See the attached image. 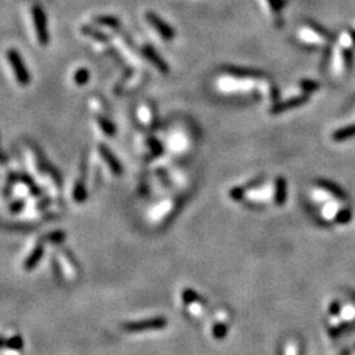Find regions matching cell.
<instances>
[{
    "instance_id": "cell-7",
    "label": "cell",
    "mask_w": 355,
    "mask_h": 355,
    "mask_svg": "<svg viewBox=\"0 0 355 355\" xmlns=\"http://www.w3.org/2000/svg\"><path fill=\"white\" fill-rule=\"evenodd\" d=\"M300 36H301V38H303V40H305V41H312V42L321 41V37L314 33L313 30H303Z\"/></svg>"
},
{
    "instance_id": "cell-5",
    "label": "cell",
    "mask_w": 355,
    "mask_h": 355,
    "mask_svg": "<svg viewBox=\"0 0 355 355\" xmlns=\"http://www.w3.org/2000/svg\"><path fill=\"white\" fill-rule=\"evenodd\" d=\"M88 78H90V72L86 69H79L78 71H75L74 82L79 84V86H83L88 80Z\"/></svg>"
},
{
    "instance_id": "cell-8",
    "label": "cell",
    "mask_w": 355,
    "mask_h": 355,
    "mask_svg": "<svg viewBox=\"0 0 355 355\" xmlns=\"http://www.w3.org/2000/svg\"><path fill=\"white\" fill-rule=\"evenodd\" d=\"M301 101H304V99H292L291 101H285V103H283V104H282L281 107H278V108H275V112H277V111H283V109L289 108V107H293V105L300 104Z\"/></svg>"
},
{
    "instance_id": "cell-2",
    "label": "cell",
    "mask_w": 355,
    "mask_h": 355,
    "mask_svg": "<svg viewBox=\"0 0 355 355\" xmlns=\"http://www.w3.org/2000/svg\"><path fill=\"white\" fill-rule=\"evenodd\" d=\"M32 17H33V25L36 30V37L41 45L48 44V26H46V16L38 5L32 7Z\"/></svg>"
},
{
    "instance_id": "cell-4",
    "label": "cell",
    "mask_w": 355,
    "mask_h": 355,
    "mask_svg": "<svg viewBox=\"0 0 355 355\" xmlns=\"http://www.w3.org/2000/svg\"><path fill=\"white\" fill-rule=\"evenodd\" d=\"M143 54H145L146 58H147V60H149L150 62L158 69V70L163 71V72H167L168 69L166 62L162 60L161 57L158 56L157 52H155L151 46H145V48H143Z\"/></svg>"
},
{
    "instance_id": "cell-1",
    "label": "cell",
    "mask_w": 355,
    "mask_h": 355,
    "mask_svg": "<svg viewBox=\"0 0 355 355\" xmlns=\"http://www.w3.org/2000/svg\"><path fill=\"white\" fill-rule=\"evenodd\" d=\"M7 60L9 62V66L13 70V74H15V78L17 80L19 84L21 86H26L30 80L29 76V71L26 69V66L24 65L21 57L16 50L13 49H9L7 53Z\"/></svg>"
},
{
    "instance_id": "cell-6",
    "label": "cell",
    "mask_w": 355,
    "mask_h": 355,
    "mask_svg": "<svg viewBox=\"0 0 355 355\" xmlns=\"http://www.w3.org/2000/svg\"><path fill=\"white\" fill-rule=\"evenodd\" d=\"M96 23L103 24V25H107V26H111V28H117V26H120V23L117 21L116 19H113V17H108V16L99 17V19H96Z\"/></svg>"
},
{
    "instance_id": "cell-10",
    "label": "cell",
    "mask_w": 355,
    "mask_h": 355,
    "mask_svg": "<svg viewBox=\"0 0 355 355\" xmlns=\"http://www.w3.org/2000/svg\"><path fill=\"white\" fill-rule=\"evenodd\" d=\"M269 3L274 9H279L282 7V0H269Z\"/></svg>"
},
{
    "instance_id": "cell-3",
    "label": "cell",
    "mask_w": 355,
    "mask_h": 355,
    "mask_svg": "<svg viewBox=\"0 0 355 355\" xmlns=\"http://www.w3.org/2000/svg\"><path fill=\"white\" fill-rule=\"evenodd\" d=\"M146 20H147V23H149L150 25L153 26L154 29L157 30V33L159 34L163 40L168 41V40H172V38H174V30H172L171 26L167 25V24L162 19H159L155 13L147 12V13H146Z\"/></svg>"
},
{
    "instance_id": "cell-9",
    "label": "cell",
    "mask_w": 355,
    "mask_h": 355,
    "mask_svg": "<svg viewBox=\"0 0 355 355\" xmlns=\"http://www.w3.org/2000/svg\"><path fill=\"white\" fill-rule=\"evenodd\" d=\"M303 87L305 90H316V88H317V84L313 82H304Z\"/></svg>"
}]
</instances>
